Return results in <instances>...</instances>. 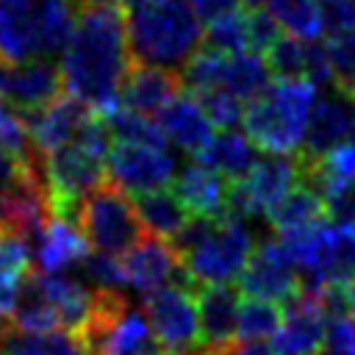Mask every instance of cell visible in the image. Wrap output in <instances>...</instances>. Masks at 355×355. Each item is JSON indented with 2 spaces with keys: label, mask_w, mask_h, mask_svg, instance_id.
I'll use <instances>...</instances> for the list:
<instances>
[{
  "label": "cell",
  "mask_w": 355,
  "mask_h": 355,
  "mask_svg": "<svg viewBox=\"0 0 355 355\" xmlns=\"http://www.w3.org/2000/svg\"><path fill=\"white\" fill-rule=\"evenodd\" d=\"M105 175L108 183L139 197L175 183V158L161 147L116 141L105 155Z\"/></svg>",
  "instance_id": "8"
},
{
  "label": "cell",
  "mask_w": 355,
  "mask_h": 355,
  "mask_svg": "<svg viewBox=\"0 0 355 355\" xmlns=\"http://www.w3.org/2000/svg\"><path fill=\"white\" fill-rule=\"evenodd\" d=\"M194 161L205 164L208 169L219 172L227 183H241L252 169L255 164L261 161L258 158V147L244 136V133H236V130H219L211 136V141L194 155Z\"/></svg>",
  "instance_id": "22"
},
{
  "label": "cell",
  "mask_w": 355,
  "mask_h": 355,
  "mask_svg": "<svg viewBox=\"0 0 355 355\" xmlns=\"http://www.w3.org/2000/svg\"><path fill=\"white\" fill-rule=\"evenodd\" d=\"M239 286L250 300L286 305L300 294V275H297L294 263L288 261L286 250L280 247V241L263 239L252 250V255L239 277Z\"/></svg>",
  "instance_id": "9"
},
{
  "label": "cell",
  "mask_w": 355,
  "mask_h": 355,
  "mask_svg": "<svg viewBox=\"0 0 355 355\" xmlns=\"http://www.w3.org/2000/svg\"><path fill=\"white\" fill-rule=\"evenodd\" d=\"M200 355H230V349H222V352H214V349H202Z\"/></svg>",
  "instance_id": "44"
},
{
  "label": "cell",
  "mask_w": 355,
  "mask_h": 355,
  "mask_svg": "<svg viewBox=\"0 0 355 355\" xmlns=\"http://www.w3.org/2000/svg\"><path fill=\"white\" fill-rule=\"evenodd\" d=\"M239 3H244V6L252 11V8H261V3H266V0H239Z\"/></svg>",
  "instance_id": "43"
},
{
  "label": "cell",
  "mask_w": 355,
  "mask_h": 355,
  "mask_svg": "<svg viewBox=\"0 0 355 355\" xmlns=\"http://www.w3.org/2000/svg\"><path fill=\"white\" fill-rule=\"evenodd\" d=\"M19 172V164H14V161H6V158H0V189L14 178Z\"/></svg>",
  "instance_id": "41"
},
{
  "label": "cell",
  "mask_w": 355,
  "mask_h": 355,
  "mask_svg": "<svg viewBox=\"0 0 355 355\" xmlns=\"http://www.w3.org/2000/svg\"><path fill=\"white\" fill-rule=\"evenodd\" d=\"M349 100H355V94H352V97H349Z\"/></svg>",
  "instance_id": "46"
},
{
  "label": "cell",
  "mask_w": 355,
  "mask_h": 355,
  "mask_svg": "<svg viewBox=\"0 0 355 355\" xmlns=\"http://www.w3.org/2000/svg\"><path fill=\"white\" fill-rule=\"evenodd\" d=\"M319 14L330 36L355 33V0H319Z\"/></svg>",
  "instance_id": "38"
},
{
  "label": "cell",
  "mask_w": 355,
  "mask_h": 355,
  "mask_svg": "<svg viewBox=\"0 0 355 355\" xmlns=\"http://www.w3.org/2000/svg\"><path fill=\"white\" fill-rule=\"evenodd\" d=\"M133 205H136V214H139V219L144 225V233L161 236L166 241H175L180 236V230L191 219V214L186 211L180 197L175 191H169V189L139 194Z\"/></svg>",
  "instance_id": "23"
},
{
  "label": "cell",
  "mask_w": 355,
  "mask_h": 355,
  "mask_svg": "<svg viewBox=\"0 0 355 355\" xmlns=\"http://www.w3.org/2000/svg\"><path fill=\"white\" fill-rule=\"evenodd\" d=\"M0 158L19 166H42V155L31 141L28 116L8 103H0Z\"/></svg>",
  "instance_id": "27"
},
{
  "label": "cell",
  "mask_w": 355,
  "mask_h": 355,
  "mask_svg": "<svg viewBox=\"0 0 355 355\" xmlns=\"http://www.w3.org/2000/svg\"><path fill=\"white\" fill-rule=\"evenodd\" d=\"M283 324V311L275 302L263 300H247L241 302L239 313V333L236 344H252V341H272Z\"/></svg>",
  "instance_id": "30"
},
{
  "label": "cell",
  "mask_w": 355,
  "mask_h": 355,
  "mask_svg": "<svg viewBox=\"0 0 355 355\" xmlns=\"http://www.w3.org/2000/svg\"><path fill=\"white\" fill-rule=\"evenodd\" d=\"M275 22L300 42H319L324 33L319 0H266Z\"/></svg>",
  "instance_id": "28"
},
{
  "label": "cell",
  "mask_w": 355,
  "mask_h": 355,
  "mask_svg": "<svg viewBox=\"0 0 355 355\" xmlns=\"http://www.w3.org/2000/svg\"><path fill=\"white\" fill-rule=\"evenodd\" d=\"M133 58L128 50L125 8L80 0L75 31L61 53V86L97 114L119 105V89Z\"/></svg>",
  "instance_id": "1"
},
{
  "label": "cell",
  "mask_w": 355,
  "mask_h": 355,
  "mask_svg": "<svg viewBox=\"0 0 355 355\" xmlns=\"http://www.w3.org/2000/svg\"><path fill=\"white\" fill-rule=\"evenodd\" d=\"M183 272L194 286H230L241 277L255 244L252 233L239 219H197L191 216L172 241Z\"/></svg>",
  "instance_id": "4"
},
{
  "label": "cell",
  "mask_w": 355,
  "mask_h": 355,
  "mask_svg": "<svg viewBox=\"0 0 355 355\" xmlns=\"http://www.w3.org/2000/svg\"><path fill=\"white\" fill-rule=\"evenodd\" d=\"M344 297H347V302H349V308H352V313H355V275H352L349 283L344 286Z\"/></svg>",
  "instance_id": "42"
},
{
  "label": "cell",
  "mask_w": 355,
  "mask_h": 355,
  "mask_svg": "<svg viewBox=\"0 0 355 355\" xmlns=\"http://www.w3.org/2000/svg\"><path fill=\"white\" fill-rule=\"evenodd\" d=\"M158 355H172V352H166V349H161V352H158Z\"/></svg>",
  "instance_id": "45"
},
{
  "label": "cell",
  "mask_w": 355,
  "mask_h": 355,
  "mask_svg": "<svg viewBox=\"0 0 355 355\" xmlns=\"http://www.w3.org/2000/svg\"><path fill=\"white\" fill-rule=\"evenodd\" d=\"M61 72L50 61H0V100L22 114H33L61 94Z\"/></svg>",
  "instance_id": "11"
},
{
  "label": "cell",
  "mask_w": 355,
  "mask_h": 355,
  "mask_svg": "<svg viewBox=\"0 0 355 355\" xmlns=\"http://www.w3.org/2000/svg\"><path fill=\"white\" fill-rule=\"evenodd\" d=\"M186 3L197 14V19L205 22V25H211L219 17H225V14H230V11L239 8V0H186Z\"/></svg>",
  "instance_id": "39"
},
{
  "label": "cell",
  "mask_w": 355,
  "mask_h": 355,
  "mask_svg": "<svg viewBox=\"0 0 355 355\" xmlns=\"http://www.w3.org/2000/svg\"><path fill=\"white\" fill-rule=\"evenodd\" d=\"M80 0H0V61H50L75 31Z\"/></svg>",
  "instance_id": "3"
},
{
  "label": "cell",
  "mask_w": 355,
  "mask_h": 355,
  "mask_svg": "<svg viewBox=\"0 0 355 355\" xmlns=\"http://www.w3.org/2000/svg\"><path fill=\"white\" fill-rule=\"evenodd\" d=\"M205 47H214L219 53L236 55V53H247L250 47V19L247 11L236 8L225 17H219L216 22L205 25Z\"/></svg>",
  "instance_id": "32"
},
{
  "label": "cell",
  "mask_w": 355,
  "mask_h": 355,
  "mask_svg": "<svg viewBox=\"0 0 355 355\" xmlns=\"http://www.w3.org/2000/svg\"><path fill=\"white\" fill-rule=\"evenodd\" d=\"M327 61H330V75L336 89L344 97L355 94V33H338L324 42Z\"/></svg>",
  "instance_id": "33"
},
{
  "label": "cell",
  "mask_w": 355,
  "mask_h": 355,
  "mask_svg": "<svg viewBox=\"0 0 355 355\" xmlns=\"http://www.w3.org/2000/svg\"><path fill=\"white\" fill-rule=\"evenodd\" d=\"M266 219L277 233L305 230V227L327 222V202H324V197L319 191H313L311 186L300 183L275 208L266 211Z\"/></svg>",
  "instance_id": "24"
},
{
  "label": "cell",
  "mask_w": 355,
  "mask_h": 355,
  "mask_svg": "<svg viewBox=\"0 0 355 355\" xmlns=\"http://www.w3.org/2000/svg\"><path fill=\"white\" fill-rule=\"evenodd\" d=\"M78 227L86 241L105 255H125L144 236V225L136 214L133 200L108 180L83 197Z\"/></svg>",
  "instance_id": "6"
},
{
  "label": "cell",
  "mask_w": 355,
  "mask_h": 355,
  "mask_svg": "<svg viewBox=\"0 0 355 355\" xmlns=\"http://www.w3.org/2000/svg\"><path fill=\"white\" fill-rule=\"evenodd\" d=\"M180 89H183L180 72L133 61L119 89V105L141 116H150L158 114L172 97H178Z\"/></svg>",
  "instance_id": "17"
},
{
  "label": "cell",
  "mask_w": 355,
  "mask_h": 355,
  "mask_svg": "<svg viewBox=\"0 0 355 355\" xmlns=\"http://www.w3.org/2000/svg\"><path fill=\"white\" fill-rule=\"evenodd\" d=\"M180 202L186 205V211L197 219H225L227 216V194H230V183L208 169L205 164L194 161L189 164L178 180H175V189H172Z\"/></svg>",
  "instance_id": "18"
},
{
  "label": "cell",
  "mask_w": 355,
  "mask_h": 355,
  "mask_svg": "<svg viewBox=\"0 0 355 355\" xmlns=\"http://www.w3.org/2000/svg\"><path fill=\"white\" fill-rule=\"evenodd\" d=\"M194 97H197V94H194ZM197 100H200L205 116L211 119V125L219 128V130H233L236 125L244 122V100H239V97L230 94V92L216 89V92L200 94Z\"/></svg>",
  "instance_id": "34"
},
{
  "label": "cell",
  "mask_w": 355,
  "mask_h": 355,
  "mask_svg": "<svg viewBox=\"0 0 355 355\" xmlns=\"http://www.w3.org/2000/svg\"><path fill=\"white\" fill-rule=\"evenodd\" d=\"M272 86V69L261 53H236L227 55L225 61V75H222V92L236 94L239 100H255Z\"/></svg>",
  "instance_id": "26"
},
{
  "label": "cell",
  "mask_w": 355,
  "mask_h": 355,
  "mask_svg": "<svg viewBox=\"0 0 355 355\" xmlns=\"http://www.w3.org/2000/svg\"><path fill=\"white\" fill-rule=\"evenodd\" d=\"M33 277H36V286H39L42 297L55 311L58 324L64 330L80 333L86 327L92 311H94L97 291L89 288V286H83L80 280H72V277H64V275H42V272H33Z\"/></svg>",
  "instance_id": "21"
},
{
  "label": "cell",
  "mask_w": 355,
  "mask_h": 355,
  "mask_svg": "<svg viewBox=\"0 0 355 355\" xmlns=\"http://www.w3.org/2000/svg\"><path fill=\"white\" fill-rule=\"evenodd\" d=\"M0 355H89V352L83 347V338L64 327L47 333H22L11 327L0 341Z\"/></svg>",
  "instance_id": "25"
},
{
  "label": "cell",
  "mask_w": 355,
  "mask_h": 355,
  "mask_svg": "<svg viewBox=\"0 0 355 355\" xmlns=\"http://www.w3.org/2000/svg\"><path fill=\"white\" fill-rule=\"evenodd\" d=\"M316 103L319 89L311 80H275L244 105V136L266 155H297Z\"/></svg>",
  "instance_id": "5"
},
{
  "label": "cell",
  "mask_w": 355,
  "mask_h": 355,
  "mask_svg": "<svg viewBox=\"0 0 355 355\" xmlns=\"http://www.w3.org/2000/svg\"><path fill=\"white\" fill-rule=\"evenodd\" d=\"M158 128L166 141L178 144L191 155H197L214 136V125L191 92H180L158 111Z\"/></svg>",
  "instance_id": "19"
},
{
  "label": "cell",
  "mask_w": 355,
  "mask_h": 355,
  "mask_svg": "<svg viewBox=\"0 0 355 355\" xmlns=\"http://www.w3.org/2000/svg\"><path fill=\"white\" fill-rule=\"evenodd\" d=\"M308 55H311V42L280 36L266 50L263 58L277 80H308Z\"/></svg>",
  "instance_id": "31"
},
{
  "label": "cell",
  "mask_w": 355,
  "mask_h": 355,
  "mask_svg": "<svg viewBox=\"0 0 355 355\" xmlns=\"http://www.w3.org/2000/svg\"><path fill=\"white\" fill-rule=\"evenodd\" d=\"M247 19H250V47L252 53H261L266 55V50L283 36V28L275 22V17L263 8H252L247 11Z\"/></svg>",
  "instance_id": "37"
},
{
  "label": "cell",
  "mask_w": 355,
  "mask_h": 355,
  "mask_svg": "<svg viewBox=\"0 0 355 355\" xmlns=\"http://www.w3.org/2000/svg\"><path fill=\"white\" fill-rule=\"evenodd\" d=\"M191 283V280H186ZM144 316L150 322V330L161 349L172 355H200L202 352V336H200V316H197V300L191 294V286L169 283L150 297H144Z\"/></svg>",
  "instance_id": "7"
},
{
  "label": "cell",
  "mask_w": 355,
  "mask_h": 355,
  "mask_svg": "<svg viewBox=\"0 0 355 355\" xmlns=\"http://www.w3.org/2000/svg\"><path fill=\"white\" fill-rule=\"evenodd\" d=\"M83 275L89 277L94 291H122L125 288V275H122V263L116 255H105V252L86 255Z\"/></svg>",
  "instance_id": "35"
},
{
  "label": "cell",
  "mask_w": 355,
  "mask_h": 355,
  "mask_svg": "<svg viewBox=\"0 0 355 355\" xmlns=\"http://www.w3.org/2000/svg\"><path fill=\"white\" fill-rule=\"evenodd\" d=\"M33 272L42 275H61L75 263H83L89 255V241L80 227L61 216H47L42 230L33 239Z\"/></svg>",
  "instance_id": "15"
},
{
  "label": "cell",
  "mask_w": 355,
  "mask_h": 355,
  "mask_svg": "<svg viewBox=\"0 0 355 355\" xmlns=\"http://www.w3.org/2000/svg\"><path fill=\"white\" fill-rule=\"evenodd\" d=\"M355 141V100L349 97H322L308 119L302 155L319 158L341 144Z\"/></svg>",
  "instance_id": "16"
},
{
  "label": "cell",
  "mask_w": 355,
  "mask_h": 355,
  "mask_svg": "<svg viewBox=\"0 0 355 355\" xmlns=\"http://www.w3.org/2000/svg\"><path fill=\"white\" fill-rule=\"evenodd\" d=\"M230 355H277L269 341H252V344H236Z\"/></svg>",
  "instance_id": "40"
},
{
  "label": "cell",
  "mask_w": 355,
  "mask_h": 355,
  "mask_svg": "<svg viewBox=\"0 0 355 355\" xmlns=\"http://www.w3.org/2000/svg\"><path fill=\"white\" fill-rule=\"evenodd\" d=\"M302 183V161L297 155H266L255 164V169L241 180L258 214L275 208L291 189Z\"/></svg>",
  "instance_id": "20"
},
{
  "label": "cell",
  "mask_w": 355,
  "mask_h": 355,
  "mask_svg": "<svg viewBox=\"0 0 355 355\" xmlns=\"http://www.w3.org/2000/svg\"><path fill=\"white\" fill-rule=\"evenodd\" d=\"M119 263H122L125 286H130L133 291H139L144 297H150L153 291H158L175 280H189L175 244L161 236H153V233H144L122 255Z\"/></svg>",
  "instance_id": "10"
},
{
  "label": "cell",
  "mask_w": 355,
  "mask_h": 355,
  "mask_svg": "<svg viewBox=\"0 0 355 355\" xmlns=\"http://www.w3.org/2000/svg\"><path fill=\"white\" fill-rule=\"evenodd\" d=\"M0 103H3V100H0Z\"/></svg>",
  "instance_id": "47"
},
{
  "label": "cell",
  "mask_w": 355,
  "mask_h": 355,
  "mask_svg": "<svg viewBox=\"0 0 355 355\" xmlns=\"http://www.w3.org/2000/svg\"><path fill=\"white\" fill-rule=\"evenodd\" d=\"M25 116H28V128H31V141H33L36 153L44 158V155L78 141L83 128L94 116V111L69 94H58L53 103H47L44 108H39L33 114H25Z\"/></svg>",
  "instance_id": "12"
},
{
  "label": "cell",
  "mask_w": 355,
  "mask_h": 355,
  "mask_svg": "<svg viewBox=\"0 0 355 355\" xmlns=\"http://www.w3.org/2000/svg\"><path fill=\"white\" fill-rule=\"evenodd\" d=\"M125 19L136 64L178 72L202 44V22L186 0H133L125 6Z\"/></svg>",
  "instance_id": "2"
},
{
  "label": "cell",
  "mask_w": 355,
  "mask_h": 355,
  "mask_svg": "<svg viewBox=\"0 0 355 355\" xmlns=\"http://www.w3.org/2000/svg\"><path fill=\"white\" fill-rule=\"evenodd\" d=\"M319 355H355V316H330Z\"/></svg>",
  "instance_id": "36"
},
{
  "label": "cell",
  "mask_w": 355,
  "mask_h": 355,
  "mask_svg": "<svg viewBox=\"0 0 355 355\" xmlns=\"http://www.w3.org/2000/svg\"><path fill=\"white\" fill-rule=\"evenodd\" d=\"M108 125V133L116 136V141H128V144H147V147H161L166 150V136L161 133L158 122H153L150 116H141L136 111H128L122 105H114L111 111L100 114Z\"/></svg>",
  "instance_id": "29"
},
{
  "label": "cell",
  "mask_w": 355,
  "mask_h": 355,
  "mask_svg": "<svg viewBox=\"0 0 355 355\" xmlns=\"http://www.w3.org/2000/svg\"><path fill=\"white\" fill-rule=\"evenodd\" d=\"M324 327L327 316L322 308V294L300 291L291 302H286L283 324L272 338V349L277 355H319Z\"/></svg>",
  "instance_id": "13"
},
{
  "label": "cell",
  "mask_w": 355,
  "mask_h": 355,
  "mask_svg": "<svg viewBox=\"0 0 355 355\" xmlns=\"http://www.w3.org/2000/svg\"><path fill=\"white\" fill-rule=\"evenodd\" d=\"M241 294L233 286H200L197 291V316L202 349H233L239 333Z\"/></svg>",
  "instance_id": "14"
}]
</instances>
